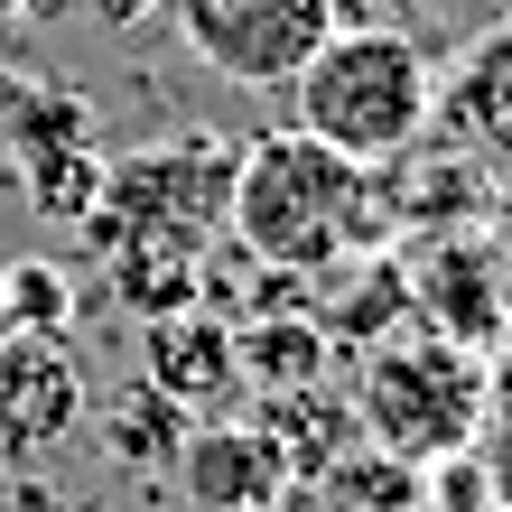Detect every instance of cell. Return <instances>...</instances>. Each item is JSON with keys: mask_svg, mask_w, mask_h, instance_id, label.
Wrapping results in <instances>:
<instances>
[{"mask_svg": "<svg viewBox=\"0 0 512 512\" xmlns=\"http://www.w3.org/2000/svg\"><path fill=\"white\" fill-rule=\"evenodd\" d=\"M168 10H177V38L224 84H252V94H289V75L336 28V0H168Z\"/></svg>", "mask_w": 512, "mask_h": 512, "instance_id": "5", "label": "cell"}, {"mask_svg": "<svg viewBox=\"0 0 512 512\" xmlns=\"http://www.w3.org/2000/svg\"><path fill=\"white\" fill-rule=\"evenodd\" d=\"M429 103H438V66L410 28H326V47L289 75V131L326 140L336 159L354 168H382L429 131Z\"/></svg>", "mask_w": 512, "mask_h": 512, "instance_id": "2", "label": "cell"}, {"mask_svg": "<svg viewBox=\"0 0 512 512\" xmlns=\"http://www.w3.org/2000/svg\"><path fill=\"white\" fill-rule=\"evenodd\" d=\"M28 10H47V0H0V19H28Z\"/></svg>", "mask_w": 512, "mask_h": 512, "instance_id": "20", "label": "cell"}, {"mask_svg": "<svg viewBox=\"0 0 512 512\" xmlns=\"http://www.w3.org/2000/svg\"><path fill=\"white\" fill-rule=\"evenodd\" d=\"M0 326H19V336H75L66 261H0Z\"/></svg>", "mask_w": 512, "mask_h": 512, "instance_id": "17", "label": "cell"}, {"mask_svg": "<svg viewBox=\"0 0 512 512\" xmlns=\"http://www.w3.org/2000/svg\"><path fill=\"white\" fill-rule=\"evenodd\" d=\"M233 252L261 270H298V280H326L354 252H382V196L373 168L336 159L308 131H261L252 149H233Z\"/></svg>", "mask_w": 512, "mask_h": 512, "instance_id": "1", "label": "cell"}, {"mask_svg": "<svg viewBox=\"0 0 512 512\" xmlns=\"http://www.w3.org/2000/svg\"><path fill=\"white\" fill-rule=\"evenodd\" d=\"M140 382L177 401L187 419L224 410L243 391V354H233V317L224 308H177V317H149L140 326Z\"/></svg>", "mask_w": 512, "mask_h": 512, "instance_id": "11", "label": "cell"}, {"mask_svg": "<svg viewBox=\"0 0 512 512\" xmlns=\"http://www.w3.org/2000/svg\"><path fill=\"white\" fill-rule=\"evenodd\" d=\"M345 410H354V438L391 466L466 457L475 429H485V354L410 326L391 345H364V373H354Z\"/></svg>", "mask_w": 512, "mask_h": 512, "instance_id": "3", "label": "cell"}, {"mask_svg": "<svg viewBox=\"0 0 512 512\" xmlns=\"http://www.w3.org/2000/svg\"><path fill=\"white\" fill-rule=\"evenodd\" d=\"M373 196H382V233H419V243H438V233H475L494 215V177L457 159L438 131H419L401 159L373 168Z\"/></svg>", "mask_w": 512, "mask_h": 512, "instance_id": "10", "label": "cell"}, {"mask_svg": "<svg viewBox=\"0 0 512 512\" xmlns=\"http://www.w3.org/2000/svg\"><path fill=\"white\" fill-rule=\"evenodd\" d=\"M410 270V317L429 326V336L447 345H503V326H512V252L485 243V224L475 233H438V243H419Z\"/></svg>", "mask_w": 512, "mask_h": 512, "instance_id": "6", "label": "cell"}, {"mask_svg": "<svg viewBox=\"0 0 512 512\" xmlns=\"http://www.w3.org/2000/svg\"><path fill=\"white\" fill-rule=\"evenodd\" d=\"M429 131L457 149V159H475L485 177H512V19L475 28L457 47V66L438 75Z\"/></svg>", "mask_w": 512, "mask_h": 512, "instance_id": "9", "label": "cell"}, {"mask_svg": "<svg viewBox=\"0 0 512 512\" xmlns=\"http://www.w3.org/2000/svg\"><path fill=\"white\" fill-rule=\"evenodd\" d=\"M10 177H19V196L38 205L47 224H84V215H94V196H103V149L94 140H56V149L10 159Z\"/></svg>", "mask_w": 512, "mask_h": 512, "instance_id": "16", "label": "cell"}, {"mask_svg": "<svg viewBox=\"0 0 512 512\" xmlns=\"http://www.w3.org/2000/svg\"><path fill=\"white\" fill-rule=\"evenodd\" d=\"M224 205H233V149L224 140H159V149H131V159H103V196L84 215V243H196L215 252L224 233Z\"/></svg>", "mask_w": 512, "mask_h": 512, "instance_id": "4", "label": "cell"}, {"mask_svg": "<svg viewBox=\"0 0 512 512\" xmlns=\"http://www.w3.org/2000/svg\"><path fill=\"white\" fill-rule=\"evenodd\" d=\"M56 140H94V103L0 56V168L28 159V149H56Z\"/></svg>", "mask_w": 512, "mask_h": 512, "instance_id": "14", "label": "cell"}, {"mask_svg": "<svg viewBox=\"0 0 512 512\" xmlns=\"http://www.w3.org/2000/svg\"><path fill=\"white\" fill-rule=\"evenodd\" d=\"M233 354H243V391H261V401H289V391L326 382V326L308 308L298 317H243L233 326Z\"/></svg>", "mask_w": 512, "mask_h": 512, "instance_id": "12", "label": "cell"}, {"mask_svg": "<svg viewBox=\"0 0 512 512\" xmlns=\"http://www.w3.org/2000/svg\"><path fill=\"white\" fill-rule=\"evenodd\" d=\"M187 429H196V419L177 410V401H159V391H149V382L112 391V401H103V419H94L103 457L122 466V475H149V485H159V475L177 466V447H187Z\"/></svg>", "mask_w": 512, "mask_h": 512, "instance_id": "15", "label": "cell"}, {"mask_svg": "<svg viewBox=\"0 0 512 512\" xmlns=\"http://www.w3.org/2000/svg\"><path fill=\"white\" fill-rule=\"evenodd\" d=\"M475 466L494 485V512H512V364H485V429H475Z\"/></svg>", "mask_w": 512, "mask_h": 512, "instance_id": "18", "label": "cell"}, {"mask_svg": "<svg viewBox=\"0 0 512 512\" xmlns=\"http://www.w3.org/2000/svg\"><path fill=\"white\" fill-rule=\"evenodd\" d=\"M159 0H84V19H103V28H140Z\"/></svg>", "mask_w": 512, "mask_h": 512, "instance_id": "19", "label": "cell"}, {"mask_svg": "<svg viewBox=\"0 0 512 512\" xmlns=\"http://www.w3.org/2000/svg\"><path fill=\"white\" fill-rule=\"evenodd\" d=\"M112 270V298L149 326V317H177V308H205V252L196 243H103Z\"/></svg>", "mask_w": 512, "mask_h": 512, "instance_id": "13", "label": "cell"}, {"mask_svg": "<svg viewBox=\"0 0 512 512\" xmlns=\"http://www.w3.org/2000/svg\"><path fill=\"white\" fill-rule=\"evenodd\" d=\"M168 475L196 512H280L298 494V466L270 419H196Z\"/></svg>", "mask_w": 512, "mask_h": 512, "instance_id": "8", "label": "cell"}, {"mask_svg": "<svg viewBox=\"0 0 512 512\" xmlns=\"http://www.w3.org/2000/svg\"><path fill=\"white\" fill-rule=\"evenodd\" d=\"M84 429V364L66 336L0 326V466H47Z\"/></svg>", "mask_w": 512, "mask_h": 512, "instance_id": "7", "label": "cell"}]
</instances>
